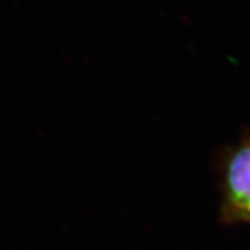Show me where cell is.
Wrapping results in <instances>:
<instances>
[{"label":"cell","mask_w":250,"mask_h":250,"mask_svg":"<svg viewBox=\"0 0 250 250\" xmlns=\"http://www.w3.org/2000/svg\"><path fill=\"white\" fill-rule=\"evenodd\" d=\"M218 190V218L222 225H250V130L221 147L213 160Z\"/></svg>","instance_id":"6da1fadb"}]
</instances>
